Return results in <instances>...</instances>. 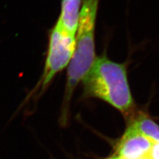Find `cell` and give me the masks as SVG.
I'll return each mask as SVG.
<instances>
[{"mask_svg": "<svg viewBox=\"0 0 159 159\" xmlns=\"http://www.w3.org/2000/svg\"><path fill=\"white\" fill-rule=\"evenodd\" d=\"M82 82L86 97L102 99L124 114L133 110L127 62L113 61L103 52L96 57Z\"/></svg>", "mask_w": 159, "mask_h": 159, "instance_id": "obj_1", "label": "cell"}, {"mask_svg": "<svg viewBox=\"0 0 159 159\" xmlns=\"http://www.w3.org/2000/svg\"><path fill=\"white\" fill-rule=\"evenodd\" d=\"M99 2L100 0H82L75 37V49L67 70L61 117L63 125L68 121L70 103L74 92L86 76L97 57L95 38Z\"/></svg>", "mask_w": 159, "mask_h": 159, "instance_id": "obj_2", "label": "cell"}, {"mask_svg": "<svg viewBox=\"0 0 159 159\" xmlns=\"http://www.w3.org/2000/svg\"><path fill=\"white\" fill-rule=\"evenodd\" d=\"M75 37L56 23L48 33L47 56L42 75L29 97L41 96L58 73L68 67L75 49Z\"/></svg>", "mask_w": 159, "mask_h": 159, "instance_id": "obj_3", "label": "cell"}, {"mask_svg": "<svg viewBox=\"0 0 159 159\" xmlns=\"http://www.w3.org/2000/svg\"><path fill=\"white\" fill-rule=\"evenodd\" d=\"M129 125L117 147V156L122 159H150L155 143Z\"/></svg>", "mask_w": 159, "mask_h": 159, "instance_id": "obj_4", "label": "cell"}, {"mask_svg": "<svg viewBox=\"0 0 159 159\" xmlns=\"http://www.w3.org/2000/svg\"><path fill=\"white\" fill-rule=\"evenodd\" d=\"M82 0H61V13L57 23L68 34L76 36Z\"/></svg>", "mask_w": 159, "mask_h": 159, "instance_id": "obj_5", "label": "cell"}, {"mask_svg": "<svg viewBox=\"0 0 159 159\" xmlns=\"http://www.w3.org/2000/svg\"><path fill=\"white\" fill-rule=\"evenodd\" d=\"M129 125L154 141L159 142V125L144 114L137 116Z\"/></svg>", "mask_w": 159, "mask_h": 159, "instance_id": "obj_6", "label": "cell"}, {"mask_svg": "<svg viewBox=\"0 0 159 159\" xmlns=\"http://www.w3.org/2000/svg\"><path fill=\"white\" fill-rule=\"evenodd\" d=\"M106 159H120V158H119V157L117 155H116V156H113L109 158H107Z\"/></svg>", "mask_w": 159, "mask_h": 159, "instance_id": "obj_7", "label": "cell"}, {"mask_svg": "<svg viewBox=\"0 0 159 159\" xmlns=\"http://www.w3.org/2000/svg\"><path fill=\"white\" fill-rule=\"evenodd\" d=\"M120 158V159H122V158Z\"/></svg>", "mask_w": 159, "mask_h": 159, "instance_id": "obj_8", "label": "cell"}]
</instances>
